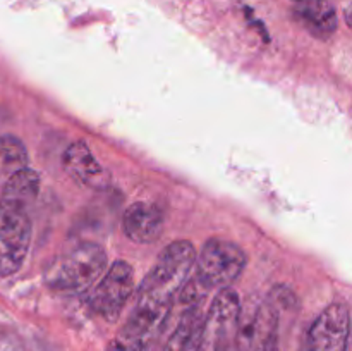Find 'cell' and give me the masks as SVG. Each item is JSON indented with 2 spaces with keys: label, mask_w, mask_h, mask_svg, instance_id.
<instances>
[{
  "label": "cell",
  "mask_w": 352,
  "mask_h": 351,
  "mask_svg": "<svg viewBox=\"0 0 352 351\" xmlns=\"http://www.w3.org/2000/svg\"><path fill=\"white\" fill-rule=\"evenodd\" d=\"M196 262V250L189 241H174L162 250L157 262L143 279L138 291V305L170 312Z\"/></svg>",
  "instance_id": "cell-1"
},
{
  "label": "cell",
  "mask_w": 352,
  "mask_h": 351,
  "mask_svg": "<svg viewBox=\"0 0 352 351\" xmlns=\"http://www.w3.org/2000/svg\"><path fill=\"white\" fill-rule=\"evenodd\" d=\"M24 167H28V151L23 141L10 134L0 136V172L12 176Z\"/></svg>",
  "instance_id": "cell-14"
},
{
  "label": "cell",
  "mask_w": 352,
  "mask_h": 351,
  "mask_svg": "<svg viewBox=\"0 0 352 351\" xmlns=\"http://www.w3.org/2000/svg\"><path fill=\"white\" fill-rule=\"evenodd\" d=\"M296 2H301V0H296Z\"/></svg>",
  "instance_id": "cell-16"
},
{
  "label": "cell",
  "mask_w": 352,
  "mask_h": 351,
  "mask_svg": "<svg viewBox=\"0 0 352 351\" xmlns=\"http://www.w3.org/2000/svg\"><path fill=\"white\" fill-rule=\"evenodd\" d=\"M107 267V251L96 243H81L55 258L45 270L52 291L76 292L91 286Z\"/></svg>",
  "instance_id": "cell-2"
},
{
  "label": "cell",
  "mask_w": 352,
  "mask_h": 351,
  "mask_svg": "<svg viewBox=\"0 0 352 351\" xmlns=\"http://www.w3.org/2000/svg\"><path fill=\"white\" fill-rule=\"evenodd\" d=\"M62 164L65 172L78 184L88 188H103L107 184L105 171L85 141H74L69 145L62 155Z\"/></svg>",
  "instance_id": "cell-10"
},
{
  "label": "cell",
  "mask_w": 352,
  "mask_h": 351,
  "mask_svg": "<svg viewBox=\"0 0 352 351\" xmlns=\"http://www.w3.org/2000/svg\"><path fill=\"white\" fill-rule=\"evenodd\" d=\"M105 351H150V348L141 343H136V341L126 339V337L117 334L116 339L109 344Z\"/></svg>",
  "instance_id": "cell-15"
},
{
  "label": "cell",
  "mask_w": 352,
  "mask_h": 351,
  "mask_svg": "<svg viewBox=\"0 0 352 351\" xmlns=\"http://www.w3.org/2000/svg\"><path fill=\"white\" fill-rule=\"evenodd\" d=\"M239 313V296L230 288L220 289L201 322L196 351H229L237 334Z\"/></svg>",
  "instance_id": "cell-4"
},
{
  "label": "cell",
  "mask_w": 352,
  "mask_h": 351,
  "mask_svg": "<svg viewBox=\"0 0 352 351\" xmlns=\"http://www.w3.org/2000/svg\"><path fill=\"white\" fill-rule=\"evenodd\" d=\"M280 317L270 298L251 308L241 306L237 323V343L241 351H278Z\"/></svg>",
  "instance_id": "cell-5"
},
{
  "label": "cell",
  "mask_w": 352,
  "mask_h": 351,
  "mask_svg": "<svg viewBox=\"0 0 352 351\" xmlns=\"http://www.w3.org/2000/svg\"><path fill=\"white\" fill-rule=\"evenodd\" d=\"M31 243V220L28 212L0 203V277L21 268Z\"/></svg>",
  "instance_id": "cell-6"
},
{
  "label": "cell",
  "mask_w": 352,
  "mask_h": 351,
  "mask_svg": "<svg viewBox=\"0 0 352 351\" xmlns=\"http://www.w3.org/2000/svg\"><path fill=\"white\" fill-rule=\"evenodd\" d=\"M351 330L349 306L332 303L313 322L306 351H347Z\"/></svg>",
  "instance_id": "cell-8"
},
{
  "label": "cell",
  "mask_w": 352,
  "mask_h": 351,
  "mask_svg": "<svg viewBox=\"0 0 352 351\" xmlns=\"http://www.w3.org/2000/svg\"><path fill=\"white\" fill-rule=\"evenodd\" d=\"M203 315L199 306H188L177 327L168 337L164 351H196L198 350L199 330H201Z\"/></svg>",
  "instance_id": "cell-13"
},
{
  "label": "cell",
  "mask_w": 352,
  "mask_h": 351,
  "mask_svg": "<svg viewBox=\"0 0 352 351\" xmlns=\"http://www.w3.org/2000/svg\"><path fill=\"white\" fill-rule=\"evenodd\" d=\"M292 12L296 21L318 40H329L337 31V10L327 0H301Z\"/></svg>",
  "instance_id": "cell-11"
},
{
  "label": "cell",
  "mask_w": 352,
  "mask_h": 351,
  "mask_svg": "<svg viewBox=\"0 0 352 351\" xmlns=\"http://www.w3.org/2000/svg\"><path fill=\"white\" fill-rule=\"evenodd\" d=\"M134 286V272L127 262H116L89 295V306L109 322L119 319Z\"/></svg>",
  "instance_id": "cell-7"
},
{
  "label": "cell",
  "mask_w": 352,
  "mask_h": 351,
  "mask_svg": "<svg viewBox=\"0 0 352 351\" xmlns=\"http://www.w3.org/2000/svg\"><path fill=\"white\" fill-rule=\"evenodd\" d=\"M246 267V253L232 241L212 237L201 248L196 258L195 277L212 289H226L239 279Z\"/></svg>",
  "instance_id": "cell-3"
},
{
  "label": "cell",
  "mask_w": 352,
  "mask_h": 351,
  "mask_svg": "<svg viewBox=\"0 0 352 351\" xmlns=\"http://www.w3.org/2000/svg\"><path fill=\"white\" fill-rule=\"evenodd\" d=\"M38 191H40V176L33 169L24 167L9 176V181L3 186L0 203L26 210L36 200Z\"/></svg>",
  "instance_id": "cell-12"
},
{
  "label": "cell",
  "mask_w": 352,
  "mask_h": 351,
  "mask_svg": "<svg viewBox=\"0 0 352 351\" xmlns=\"http://www.w3.org/2000/svg\"><path fill=\"white\" fill-rule=\"evenodd\" d=\"M122 227L131 241L140 244L155 243L164 231V215L160 209L151 203H133L124 212Z\"/></svg>",
  "instance_id": "cell-9"
}]
</instances>
